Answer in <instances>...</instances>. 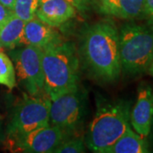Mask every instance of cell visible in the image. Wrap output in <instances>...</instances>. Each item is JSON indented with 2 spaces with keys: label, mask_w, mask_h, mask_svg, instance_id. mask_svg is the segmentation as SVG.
I'll list each match as a JSON object with an SVG mask.
<instances>
[{
  "label": "cell",
  "mask_w": 153,
  "mask_h": 153,
  "mask_svg": "<svg viewBox=\"0 0 153 153\" xmlns=\"http://www.w3.org/2000/svg\"><path fill=\"white\" fill-rule=\"evenodd\" d=\"M80 55L88 70L98 79L114 82L122 72L119 31L112 22H100L83 31Z\"/></svg>",
  "instance_id": "6da1fadb"
},
{
  "label": "cell",
  "mask_w": 153,
  "mask_h": 153,
  "mask_svg": "<svg viewBox=\"0 0 153 153\" xmlns=\"http://www.w3.org/2000/svg\"><path fill=\"white\" fill-rule=\"evenodd\" d=\"M44 91L52 100L77 88L79 59L70 42L57 41L43 49Z\"/></svg>",
  "instance_id": "7a4b0ae2"
},
{
  "label": "cell",
  "mask_w": 153,
  "mask_h": 153,
  "mask_svg": "<svg viewBox=\"0 0 153 153\" xmlns=\"http://www.w3.org/2000/svg\"><path fill=\"white\" fill-rule=\"evenodd\" d=\"M130 105L124 100L99 107L88 126L86 145L94 152L105 153L130 127Z\"/></svg>",
  "instance_id": "3957f363"
},
{
  "label": "cell",
  "mask_w": 153,
  "mask_h": 153,
  "mask_svg": "<svg viewBox=\"0 0 153 153\" xmlns=\"http://www.w3.org/2000/svg\"><path fill=\"white\" fill-rule=\"evenodd\" d=\"M122 71L137 76L148 71L153 62V28L134 22L124 24L119 31Z\"/></svg>",
  "instance_id": "277c9868"
},
{
  "label": "cell",
  "mask_w": 153,
  "mask_h": 153,
  "mask_svg": "<svg viewBox=\"0 0 153 153\" xmlns=\"http://www.w3.org/2000/svg\"><path fill=\"white\" fill-rule=\"evenodd\" d=\"M51 100L47 96H24L14 111L8 126L6 144L14 142L28 133L49 125V108Z\"/></svg>",
  "instance_id": "5b68a950"
},
{
  "label": "cell",
  "mask_w": 153,
  "mask_h": 153,
  "mask_svg": "<svg viewBox=\"0 0 153 153\" xmlns=\"http://www.w3.org/2000/svg\"><path fill=\"white\" fill-rule=\"evenodd\" d=\"M16 75L29 95H40L44 92L43 49L30 45L11 52Z\"/></svg>",
  "instance_id": "8992f818"
},
{
  "label": "cell",
  "mask_w": 153,
  "mask_h": 153,
  "mask_svg": "<svg viewBox=\"0 0 153 153\" xmlns=\"http://www.w3.org/2000/svg\"><path fill=\"white\" fill-rule=\"evenodd\" d=\"M83 111L82 95L78 88L51 100L49 124L56 126L65 134L76 131Z\"/></svg>",
  "instance_id": "52a82bcc"
},
{
  "label": "cell",
  "mask_w": 153,
  "mask_h": 153,
  "mask_svg": "<svg viewBox=\"0 0 153 153\" xmlns=\"http://www.w3.org/2000/svg\"><path fill=\"white\" fill-rule=\"evenodd\" d=\"M65 135L58 127L49 124L28 133L7 146L13 152L53 153L65 139Z\"/></svg>",
  "instance_id": "ba28073f"
},
{
  "label": "cell",
  "mask_w": 153,
  "mask_h": 153,
  "mask_svg": "<svg viewBox=\"0 0 153 153\" xmlns=\"http://www.w3.org/2000/svg\"><path fill=\"white\" fill-rule=\"evenodd\" d=\"M153 120V88L143 84L138 89L137 99L130 111V125L141 136L147 137Z\"/></svg>",
  "instance_id": "9c48e42d"
},
{
  "label": "cell",
  "mask_w": 153,
  "mask_h": 153,
  "mask_svg": "<svg viewBox=\"0 0 153 153\" xmlns=\"http://www.w3.org/2000/svg\"><path fill=\"white\" fill-rule=\"evenodd\" d=\"M76 10L67 0H39L36 17L53 27L62 24L76 16Z\"/></svg>",
  "instance_id": "30bf717a"
},
{
  "label": "cell",
  "mask_w": 153,
  "mask_h": 153,
  "mask_svg": "<svg viewBox=\"0 0 153 153\" xmlns=\"http://www.w3.org/2000/svg\"><path fill=\"white\" fill-rule=\"evenodd\" d=\"M59 40V34L55 27L45 24L37 17L26 22L22 45H30L43 49Z\"/></svg>",
  "instance_id": "8fae6325"
},
{
  "label": "cell",
  "mask_w": 153,
  "mask_h": 153,
  "mask_svg": "<svg viewBox=\"0 0 153 153\" xmlns=\"http://www.w3.org/2000/svg\"><path fill=\"white\" fill-rule=\"evenodd\" d=\"M149 152L146 137L139 134L130 126L113 145L105 151V153H147Z\"/></svg>",
  "instance_id": "7c38bea8"
},
{
  "label": "cell",
  "mask_w": 153,
  "mask_h": 153,
  "mask_svg": "<svg viewBox=\"0 0 153 153\" xmlns=\"http://www.w3.org/2000/svg\"><path fill=\"white\" fill-rule=\"evenodd\" d=\"M26 22L12 14L0 25V41L4 49H14L22 45Z\"/></svg>",
  "instance_id": "4fadbf2b"
},
{
  "label": "cell",
  "mask_w": 153,
  "mask_h": 153,
  "mask_svg": "<svg viewBox=\"0 0 153 153\" xmlns=\"http://www.w3.org/2000/svg\"><path fill=\"white\" fill-rule=\"evenodd\" d=\"M107 16L122 20H145L144 0H112Z\"/></svg>",
  "instance_id": "5bb4252c"
},
{
  "label": "cell",
  "mask_w": 153,
  "mask_h": 153,
  "mask_svg": "<svg viewBox=\"0 0 153 153\" xmlns=\"http://www.w3.org/2000/svg\"><path fill=\"white\" fill-rule=\"evenodd\" d=\"M0 84L10 89L16 86V75L14 63L3 51L0 52Z\"/></svg>",
  "instance_id": "9a60e30c"
},
{
  "label": "cell",
  "mask_w": 153,
  "mask_h": 153,
  "mask_svg": "<svg viewBox=\"0 0 153 153\" xmlns=\"http://www.w3.org/2000/svg\"><path fill=\"white\" fill-rule=\"evenodd\" d=\"M39 0H15L13 14L24 22H28L36 17Z\"/></svg>",
  "instance_id": "2e32d148"
},
{
  "label": "cell",
  "mask_w": 153,
  "mask_h": 153,
  "mask_svg": "<svg viewBox=\"0 0 153 153\" xmlns=\"http://www.w3.org/2000/svg\"><path fill=\"white\" fill-rule=\"evenodd\" d=\"M85 152L84 143L79 138H66L55 148L53 153H81Z\"/></svg>",
  "instance_id": "e0dca14e"
},
{
  "label": "cell",
  "mask_w": 153,
  "mask_h": 153,
  "mask_svg": "<svg viewBox=\"0 0 153 153\" xmlns=\"http://www.w3.org/2000/svg\"><path fill=\"white\" fill-rule=\"evenodd\" d=\"M71 3L76 10L86 13L96 5V0H67Z\"/></svg>",
  "instance_id": "ac0fdd59"
},
{
  "label": "cell",
  "mask_w": 153,
  "mask_h": 153,
  "mask_svg": "<svg viewBox=\"0 0 153 153\" xmlns=\"http://www.w3.org/2000/svg\"><path fill=\"white\" fill-rule=\"evenodd\" d=\"M145 1V20L150 27L153 28V0Z\"/></svg>",
  "instance_id": "d6986e66"
},
{
  "label": "cell",
  "mask_w": 153,
  "mask_h": 153,
  "mask_svg": "<svg viewBox=\"0 0 153 153\" xmlns=\"http://www.w3.org/2000/svg\"><path fill=\"white\" fill-rule=\"evenodd\" d=\"M111 2H112V0H96V5L95 6L98 8L99 11L101 14L107 16L109 7Z\"/></svg>",
  "instance_id": "ffe728a7"
},
{
  "label": "cell",
  "mask_w": 153,
  "mask_h": 153,
  "mask_svg": "<svg viewBox=\"0 0 153 153\" xmlns=\"http://www.w3.org/2000/svg\"><path fill=\"white\" fill-rule=\"evenodd\" d=\"M13 14V11L0 3V25H2L6 20Z\"/></svg>",
  "instance_id": "44dd1931"
},
{
  "label": "cell",
  "mask_w": 153,
  "mask_h": 153,
  "mask_svg": "<svg viewBox=\"0 0 153 153\" xmlns=\"http://www.w3.org/2000/svg\"><path fill=\"white\" fill-rule=\"evenodd\" d=\"M14 2H15V0H0V3L2 4H4L5 7H7L8 9H10L11 10H13Z\"/></svg>",
  "instance_id": "7402d4cb"
},
{
  "label": "cell",
  "mask_w": 153,
  "mask_h": 153,
  "mask_svg": "<svg viewBox=\"0 0 153 153\" xmlns=\"http://www.w3.org/2000/svg\"><path fill=\"white\" fill-rule=\"evenodd\" d=\"M148 71H149V73H150V74H151V75L153 76V62L152 63V65L150 66V67H149Z\"/></svg>",
  "instance_id": "603a6c76"
},
{
  "label": "cell",
  "mask_w": 153,
  "mask_h": 153,
  "mask_svg": "<svg viewBox=\"0 0 153 153\" xmlns=\"http://www.w3.org/2000/svg\"><path fill=\"white\" fill-rule=\"evenodd\" d=\"M1 136H2V121L0 117V140H1Z\"/></svg>",
  "instance_id": "cb8c5ba5"
},
{
  "label": "cell",
  "mask_w": 153,
  "mask_h": 153,
  "mask_svg": "<svg viewBox=\"0 0 153 153\" xmlns=\"http://www.w3.org/2000/svg\"><path fill=\"white\" fill-rule=\"evenodd\" d=\"M3 49H4V47H3V45H2L1 41H0V52H2V51H3Z\"/></svg>",
  "instance_id": "d4e9b609"
}]
</instances>
